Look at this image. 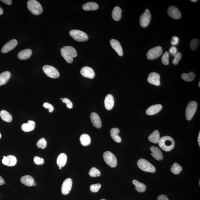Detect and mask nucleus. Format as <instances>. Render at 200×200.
<instances>
[{"instance_id":"obj_1","label":"nucleus","mask_w":200,"mask_h":200,"mask_svg":"<svg viewBox=\"0 0 200 200\" xmlns=\"http://www.w3.org/2000/svg\"><path fill=\"white\" fill-rule=\"evenodd\" d=\"M61 52L62 56L69 63H72L73 62V58L77 56L76 50L71 46H64L61 48Z\"/></svg>"},{"instance_id":"obj_2","label":"nucleus","mask_w":200,"mask_h":200,"mask_svg":"<svg viewBox=\"0 0 200 200\" xmlns=\"http://www.w3.org/2000/svg\"><path fill=\"white\" fill-rule=\"evenodd\" d=\"M159 145L164 151H171L175 147V141L170 136H165L160 138L158 142Z\"/></svg>"},{"instance_id":"obj_3","label":"nucleus","mask_w":200,"mask_h":200,"mask_svg":"<svg viewBox=\"0 0 200 200\" xmlns=\"http://www.w3.org/2000/svg\"><path fill=\"white\" fill-rule=\"evenodd\" d=\"M27 8L33 14L38 15L43 12L42 6L36 0H29L27 2Z\"/></svg>"},{"instance_id":"obj_4","label":"nucleus","mask_w":200,"mask_h":200,"mask_svg":"<svg viewBox=\"0 0 200 200\" xmlns=\"http://www.w3.org/2000/svg\"><path fill=\"white\" fill-rule=\"evenodd\" d=\"M137 165L139 169L143 171L151 173H154L156 172V169L154 166L144 159H139L138 161Z\"/></svg>"},{"instance_id":"obj_5","label":"nucleus","mask_w":200,"mask_h":200,"mask_svg":"<svg viewBox=\"0 0 200 200\" xmlns=\"http://www.w3.org/2000/svg\"><path fill=\"white\" fill-rule=\"evenodd\" d=\"M70 34L75 40L79 42H85L88 39V37L87 34L78 30H70Z\"/></svg>"},{"instance_id":"obj_6","label":"nucleus","mask_w":200,"mask_h":200,"mask_svg":"<svg viewBox=\"0 0 200 200\" xmlns=\"http://www.w3.org/2000/svg\"><path fill=\"white\" fill-rule=\"evenodd\" d=\"M103 159L107 164L112 168H115L117 165L116 156L110 151H106L103 153Z\"/></svg>"},{"instance_id":"obj_7","label":"nucleus","mask_w":200,"mask_h":200,"mask_svg":"<svg viewBox=\"0 0 200 200\" xmlns=\"http://www.w3.org/2000/svg\"><path fill=\"white\" fill-rule=\"evenodd\" d=\"M198 104L195 101H191L189 103L186 110V119L188 120H192L197 110Z\"/></svg>"},{"instance_id":"obj_8","label":"nucleus","mask_w":200,"mask_h":200,"mask_svg":"<svg viewBox=\"0 0 200 200\" xmlns=\"http://www.w3.org/2000/svg\"><path fill=\"white\" fill-rule=\"evenodd\" d=\"M43 70L46 75L51 78L56 79L59 77V72L54 67L48 65H45L43 67Z\"/></svg>"},{"instance_id":"obj_9","label":"nucleus","mask_w":200,"mask_h":200,"mask_svg":"<svg viewBox=\"0 0 200 200\" xmlns=\"http://www.w3.org/2000/svg\"><path fill=\"white\" fill-rule=\"evenodd\" d=\"M162 52V49L160 46H158L152 48L147 53V58L150 60L156 59L161 56Z\"/></svg>"},{"instance_id":"obj_10","label":"nucleus","mask_w":200,"mask_h":200,"mask_svg":"<svg viewBox=\"0 0 200 200\" xmlns=\"http://www.w3.org/2000/svg\"><path fill=\"white\" fill-rule=\"evenodd\" d=\"M151 19V15L149 10L146 9L140 18V24L141 26L143 27H147L149 25Z\"/></svg>"},{"instance_id":"obj_11","label":"nucleus","mask_w":200,"mask_h":200,"mask_svg":"<svg viewBox=\"0 0 200 200\" xmlns=\"http://www.w3.org/2000/svg\"><path fill=\"white\" fill-rule=\"evenodd\" d=\"M72 184V179L70 178H67L63 182L61 188L62 194L64 195H66L69 194L71 191Z\"/></svg>"},{"instance_id":"obj_12","label":"nucleus","mask_w":200,"mask_h":200,"mask_svg":"<svg viewBox=\"0 0 200 200\" xmlns=\"http://www.w3.org/2000/svg\"><path fill=\"white\" fill-rule=\"evenodd\" d=\"M160 78L159 74L156 72H152L148 76V81L150 84L159 86L161 84Z\"/></svg>"},{"instance_id":"obj_13","label":"nucleus","mask_w":200,"mask_h":200,"mask_svg":"<svg viewBox=\"0 0 200 200\" xmlns=\"http://www.w3.org/2000/svg\"><path fill=\"white\" fill-rule=\"evenodd\" d=\"M169 16L175 20H179L181 17V13L179 10L176 7L172 6L168 10Z\"/></svg>"},{"instance_id":"obj_14","label":"nucleus","mask_w":200,"mask_h":200,"mask_svg":"<svg viewBox=\"0 0 200 200\" xmlns=\"http://www.w3.org/2000/svg\"><path fill=\"white\" fill-rule=\"evenodd\" d=\"M18 44V41L16 39H13L9 41L5 45L1 50L2 52L6 53L9 52L14 49Z\"/></svg>"},{"instance_id":"obj_15","label":"nucleus","mask_w":200,"mask_h":200,"mask_svg":"<svg viewBox=\"0 0 200 200\" xmlns=\"http://www.w3.org/2000/svg\"><path fill=\"white\" fill-rule=\"evenodd\" d=\"M80 73L82 76L89 79H93L95 77L94 70L89 67H83L80 70Z\"/></svg>"},{"instance_id":"obj_16","label":"nucleus","mask_w":200,"mask_h":200,"mask_svg":"<svg viewBox=\"0 0 200 200\" xmlns=\"http://www.w3.org/2000/svg\"><path fill=\"white\" fill-rule=\"evenodd\" d=\"M3 164L8 166H15L17 163V159L14 156L9 155L7 156H3L2 160Z\"/></svg>"},{"instance_id":"obj_17","label":"nucleus","mask_w":200,"mask_h":200,"mask_svg":"<svg viewBox=\"0 0 200 200\" xmlns=\"http://www.w3.org/2000/svg\"><path fill=\"white\" fill-rule=\"evenodd\" d=\"M152 152L151 155L155 159L158 161H161L163 159V153L159 148L156 146H152L150 148Z\"/></svg>"},{"instance_id":"obj_18","label":"nucleus","mask_w":200,"mask_h":200,"mask_svg":"<svg viewBox=\"0 0 200 200\" xmlns=\"http://www.w3.org/2000/svg\"><path fill=\"white\" fill-rule=\"evenodd\" d=\"M111 46L118 53L119 56H122L123 55V51L120 42L116 40L112 39L110 41Z\"/></svg>"},{"instance_id":"obj_19","label":"nucleus","mask_w":200,"mask_h":200,"mask_svg":"<svg viewBox=\"0 0 200 200\" xmlns=\"http://www.w3.org/2000/svg\"><path fill=\"white\" fill-rule=\"evenodd\" d=\"M90 117L91 121L94 126L98 129L101 128L102 122L99 115L96 113L92 112L91 113Z\"/></svg>"},{"instance_id":"obj_20","label":"nucleus","mask_w":200,"mask_h":200,"mask_svg":"<svg viewBox=\"0 0 200 200\" xmlns=\"http://www.w3.org/2000/svg\"><path fill=\"white\" fill-rule=\"evenodd\" d=\"M114 99L111 94H108L105 98L104 104L107 110L110 111L113 108L114 105Z\"/></svg>"},{"instance_id":"obj_21","label":"nucleus","mask_w":200,"mask_h":200,"mask_svg":"<svg viewBox=\"0 0 200 200\" xmlns=\"http://www.w3.org/2000/svg\"><path fill=\"white\" fill-rule=\"evenodd\" d=\"M162 108L161 105L157 104L150 106L146 111L148 115H153L159 112Z\"/></svg>"},{"instance_id":"obj_22","label":"nucleus","mask_w":200,"mask_h":200,"mask_svg":"<svg viewBox=\"0 0 200 200\" xmlns=\"http://www.w3.org/2000/svg\"><path fill=\"white\" fill-rule=\"evenodd\" d=\"M32 54V51L30 49H26L20 51L18 54L19 59L23 60L28 59Z\"/></svg>"},{"instance_id":"obj_23","label":"nucleus","mask_w":200,"mask_h":200,"mask_svg":"<svg viewBox=\"0 0 200 200\" xmlns=\"http://www.w3.org/2000/svg\"><path fill=\"white\" fill-rule=\"evenodd\" d=\"M20 181L27 187H32L34 182L33 177L30 175L24 176L20 179Z\"/></svg>"},{"instance_id":"obj_24","label":"nucleus","mask_w":200,"mask_h":200,"mask_svg":"<svg viewBox=\"0 0 200 200\" xmlns=\"http://www.w3.org/2000/svg\"><path fill=\"white\" fill-rule=\"evenodd\" d=\"M35 123L32 120H29L26 123L22 124L21 126L22 130L25 132L31 131L35 128Z\"/></svg>"},{"instance_id":"obj_25","label":"nucleus","mask_w":200,"mask_h":200,"mask_svg":"<svg viewBox=\"0 0 200 200\" xmlns=\"http://www.w3.org/2000/svg\"><path fill=\"white\" fill-rule=\"evenodd\" d=\"M120 132V129L118 128H113L110 131V134L111 137L114 141L117 143L121 142L122 139L118 134Z\"/></svg>"},{"instance_id":"obj_26","label":"nucleus","mask_w":200,"mask_h":200,"mask_svg":"<svg viewBox=\"0 0 200 200\" xmlns=\"http://www.w3.org/2000/svg\"><path fill=\"white\" fill-rule=\"evenodd\" d=\"M11 77V73L9 71H5L0 74V86L5 84Z\"/></svg>"},{"instance_id":"obj_27","label":"nucleus","mask_w":200,"mask_h":200,"mask_svg":"<svg viewBox=\"0 0 200 200\" xmlns=\"http://www.w3.org/2000/svg\"><path fill=\"white\" fill-rule=\"evenodd\" d=\"M99 8L97 3L89 2L85 3L83 6V9L85 11H93L98 9Z\"/></svg>"},{"instance_id":"obj_28","label":"nucleus","mask_w":200,"mask_h":200,"mask_svg":"<svg viewBox=\"0 0 200 200\" xmlns=\"http://www.w3.org/2000/svg\"><path fill=\"white\" fill-rule=\"evenodd\" d=\"M122 10L119 7L116 6L114 8L112 12V17L115 21H118L121 18Z\"/></svg>"},{"instance_id":"obj_29","label":"nucleus","mask_w":200,"mask_h":200,"mask_svg":"<svg viewBox=\"0 0 200 200\" xmlns=\"http://www.w3.org/2000/svg\"><path fill=\"white\" fill-rule=\"evenodd\" d=\"M67 160V156L64 153H62L58 156L57 159V164L59 167H63L66 165Z\"/></svg>"},{"instance_id":"obj_30","label":"nucleus","mask_w":200,"mask_h":200,"mask_svg":"<svg viewBox=\"0 0 200 200\" xmlns=\"http://www.w3.org/2000/svg\"><path fill=\"white\" fill-rule=\"evenodd\" d=\"M132 183L135 186V189L138 192L142 193L146 191V187L144 184L138 181L137 180H134Z\"/></svg>"},{"instance_id":"obj_31","label":"nucleus","mask_w":200,"mask_h":200,"mask_svg":"<svg viewBox=\"0 0 200 200\" xmlns=\"http://www.w3.org/2000/svg\"><path fill=\"white\" fill-rule=\"evenodd\" d=\"M148 139L152 143H158L160 139V134L158 131L155 130L148 137Z\"/></svg>"},{"instance_id":"obj_32","label":"nucleus","mask_w":200,"mask_h":200,"mask_svg":"<svg viewBox=\"0 0 200 200\" xmlns=\"http://www.w3.org/2000/svg\"><path fill=\"white\" fill-rule=\"evenodd\" d=\"M81 144L83 146H87L91 144V139L88 134H82L80 138Z\"/></svg>"},{"instance_id":"obj_33","label":"nucleus","mask_w":200,"mask_h":200,"mask_svg":"<svg viewBox=\"0 0 200 200\" xmlns=\"http://www.w3.org/2000/svg\"><path fill=\"white\" fill-rule=\"evenodd\" d=\"M0 116L4 121L8 122H10L12 120V115L8 112L5 110H3L0 112Z\"/></svg>"},{"instance_id":"obj_34","label":"nucleus","mask_w":200,"mask_h":200,"mask_svg":"<svg viewBox=\"0 0 200 200\" xmlns=\"http://www.w3.org/2000/svg\"><path fill=\"white\" fill-rule=\"evenodd\" d=\"M195 77V75L194 72H190L189 73H183L181 75V77L183 80L187 82H191L194 80Z\"/></svg>"},{"instance_id":"obj_35","label":"nucleus","mask_w":200,"mask_h":200,"mask_svg":"<svg viewBox=\"0 0 200 200\" xmlns=\"http://www.w3.org/2000/svg\"><path fill=\"white\" fill-rule=\"evenodd\" d=\"M182 170V167L177 163H174L171 168V172L175 175H178L180 173Z\"/></svg>"},{"instance_id":"obj_36","label":"nucleus","mask_w":200,"mask_h":200,"mask_svg":"<svg viewBox=\"0 0 200 200\" xmlns=\"http://www.w3.org/2000/svg\"><path fill=\"white\" fill-rule=\"evenodd\" d=\"M89 175L90 176L92 177H95L100 176L101 175V172L95 167L91 168L89 171Z\"/></svg>"},{"instance_id":"obj_37","label":"nucleus","mask_w":200,"mask_h":200,"mask_svg":"<svg viewBox=\"0 0 200 200\" xmlns=\"http://www.w3.org/2000/svg\"><path fill=\"white\" fill-rule=\"evenodd\" d=\"M199 40L196 39H194L192 40L190 42V47L191 50L192 51H195L199 45Z\"/></svg>"},{"instance_id":"obj_38","label":"nucleus","mask_w":200,"mask_h":200,"mask_svg":"<svg viewBox=\"0 0 200 200\" xmlns=\"http://www.w3.org/2000/svg\"><path fill=\"white\" fill-rule=\"evenodd\" d=\"M37 147L39 148L44 149L47 146V142L44 138L39 139L37 143Z\"/></svg>"},{"instance_id":"obj_39","label":"nucleus","mask_w":200,"mask_h":200,"mask_svg":"<svg viewBox=\"0 0 200 200\" xmlns=\"http://www.w3.org/2000/svg\"><path fill=\"white\" fill-rule=\"evenodd\" d=\"M169 53L166 52L163 55L162 58V62L164 65H168L169 63Z\"/></svg>"},{"instance_id":"obj_40","label":"nucleus","mask_w":200,"mask_h":200,"mask_svg":"<svg viewBox=\"0 0 200 200\" xmlns=\"http://www.w3.org/2000/svg\"><path fill=\"white\" fill-rule=\"evenodd\" d=\"M101 185L99 184H92L90 186V190L93 192H97L101 188Z\"/></svg>"},{"instance_id":"obj_41","label":"nucleus","mask_w":200,"mask_h":200,"mask_svg":"<svg viewBox=\"0 0 200 200\" xmlns=\"http://www.w3.org/2000/svg\"><path fill=\"white\" fill-rule=\"evenodd\" d=\"M182 57V54L181 53L179 52L177 53V54L175 56L174 59L173 61V63L174 65H177L179 63L180 60L181 59Z\"/></svg>"},{"instance_id":"obj_42","label":"nucleus","mask_w":200,"mask_h":200,"mask_svg":"<svg viewBox=\"0 0 200 200\" xmlns=\"http://www.w3.org/2000/svg\"><path fill=\"white\" fill-rule=\"evenodd\" d=\"M34 163L37 165H42L44 163V159L40 158L38 156H35L34 158Z\"/></svg>"},{"instance_id":"obj_43","label":"nucleus","mask_w":200,"mask_h":200,"mask_svg":"<svg viewBox=\"0 0 200 200\" xmlns=\"http://www.w3.org/2000/svg\"><path fill=\"white\" fill-rule=\"evenodd\" d=\"M63 103H66L67 107L69 109H71L73 107V104L71 101L67 98H64L62 100Z\"/></svg>"},{"instance_id":"obj_44","label":"nucleus","mask_w":200,"mask_h":200,"mask_svg":"<svg viewBox=\"0 0 200 200\" xmlns=\"http://www.w3.org/2000/svg\"><path fill=\"white\" fill-rule=\"evenodd\" d=\"M43 106L45 108L48 109H49V111L50 113L52 112L53 110H54V108H53L52 105L48 102L45 103L43 104Z\"/></svg>"},{"instance_id":"obj_45","label":"nucleus","mask_w":200,"mask_h":200,"mask_svg":"<svg viewBox=\"0 0 200 200\" xmlns=\"http://www.w3.org/2000/svg\"><path fill=\"white\" fill-rule=\"evenodd\" d=\"M170 52L173 55L175 56L177 54V49L175 46H172L170 49Z\"/></svg>"},{"instance_id":"obj_46","label":"nucleus","mask_w":200,"mask_h":200,"mask_svg":"<svg viewBox=\"0 0 200 200\" xmlns=\"http://www.w3.org/2000/svg\"><path fill=\"white\" fill-rule=\"evenodd\" d=\"M179 39L177 37H173L172 38L171 43L173 45H176L178 44Z\"/></svg>"},{"instance_id":"obj_47","label":"nucleus","mask_w":200,"mask_h":200,"mask_svg":"<svg viewBox=\"0 0 200 200\" xmlns=\"http://www.w3.org/2000/svg\"><path fill=\"white\" fill-rule=\"evenodd\" d=\"M158 200H169V199L165 195H161L158 196Z\"/></svg>"},{"instance_id":"obj_48","label":"nucleus","mask_w":200,"mask_h":200,"mask_svg":"<svg viewBox=\"0 0 200 200\" xmlns=\"http://www.w3.org/2000/svg\"><path fill=\"white\" fill-rule=\"evenodd\" d=\"M1 1L2 2L5 3V4L9 5H11L12 3V1L11 0H1Z\"/></svg>"},{"instance_id":"obj_49","label":"nucleus","mask_w":200,"mask_h":200,"mask_svg":"<svg viewBox=\"0 0 200 200\" xmlns=\"http://www.w3.org/2000/svg\"><path fill=\"white\" fill-rule=\"evenodd\" d=\"M4 180L2 177L0 176V185H2L4 184Z\"/></svg>"},{"instance_id":"obj_50","label":"nucleus","mask_w":200,"mask_h":200,"mask_svg":"<svg viewBox=\"0 0 200 200\" xmlns=\"http://www.w3.org/2000/svg\"><path fill=\"white\" fill-rule=\"evenodd\" d=\"M198 144H199V146H200V132H199V135H198Z\"/></svg>"},{"instance_id":"obj_51","label":"nucleus","mask_w":200,"mask_h":200,"mask_svg":"<svg viewBox=\"0 0 200 200\" xmlns=\"http://www.w3.org/2000/svg\"><path fill=\"white\" fill-rule=\"evenodd\" d=\"M3 13V10L2 9V8L1 6H0V15H2Z\"/></svg>"},{"instance_id":"obj_52","label":"nucleus","mask_w":200,"mask_h":200,"mask_svg":"<svg viewBox=\"0 0 200 200\" xmlns=\"http://www.w3.org/2000/svg\"><path fill=\"white\" fill-rule=\"evenodd\" d=\"M37 183H36L35 182H34V184H33V186H34H34H37Z\"/></svg>"},{"instance_id":"obj_53","label":"nucleus","mask_w":200,"mask_h":200,"mask_svg":"<svg viewBox=\"0 0 200 200\" xmlns=\"http://www.w3.org/2000/svg\"><path fill=\"white\" fill-rule=\"evenodd\" d=\"M192 1V2H196L198 1H197V0H192V1Z\"/></svg>"},{"instance_id":"obj_54","label":"nucleus","mask_w":200,"mask_h":200,"mask_svg":"<svg viewBox=\"0 0 200 200\" xmlns=\"http://www.w3.org/2000/svg\"><path fill=\"white\" fill-rule=\"evenodd\" d=\"M200 82H199V87H200Z\"/></svg>"},{"instance_id":"obj_55","label":"nucleus","mask_w":200,"mask_h":200,"mask_svg":"<svg viewBox=\"0 0 200 200\" xmlns=\"http://www.w3.org/2000/svg\"><path fill=\"white\" fill-rule=\"evenodd\" d=\"M1 133H0V139H1Z\"/></svg>"},{"instance_id":"obj_56","label":"nucleus","mask_w":200,"mask_h":200,"mask_svg":"<svg viewBox=\"0 0 200 200\" xmlns=\"http://www.w3.org/2000/svg\"><path fill=\"white\" fill-rule=\"evenodd\" d=\"M61 167H59V170H61Z\"/></svg>"},{"instance_id":"obj_57","label":"nucleus","mask_w":200,"mask_h":200,"mask_svg":"<svg viewBox=\"0 0 200 200\" xmlns=\"http://www.w3.org/2000/svg\"><path fill=\"white\" fill-rule=\"evenodd\" d=\"M101 200H106L105 199H101Z\"/></svg>"},{"instance_id":"obj_58","label":"nucleus","mask_w":200,"mask_h":200,"mask_svg":"<svg viewBox=\"0 0 200 200\" xmlns=\"http://www.w3.org/2000/svg\"><path fill=\"white\" fill-rule=\"evenodd\" d=\"M199 185H200V181H199Z\"/></svg>"},{"instance_id":"obj_59","label":"nucleus","mask_w":200,"mask_h":200,"mask_svg":"<svg viewBox=\"0 0 200 200\" xmlns=\"http://www.w3.org/2000/svg\"><path fill=\"white\" fill-rule=\"evenodd\" d=\"M61 100H62V98H61Z\"/></svg>"}]
</instances>
